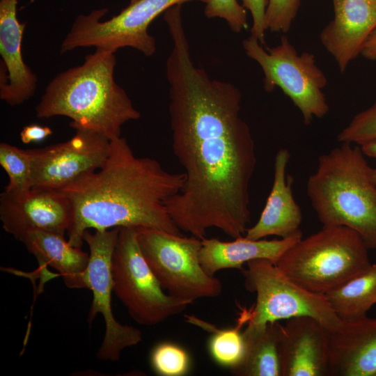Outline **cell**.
<instances>
[{"label": "cell", "mask_w": 376, "mask_h": 376, "mask_svg": "<svg viewBox=\"0 0 376 376\" xmlns=\"http://www.w3.org/2000/svg\"><path fill=\"white\" fill-rule=\"evenodd\" d=\"M151 363L155 370L162 375L181 376L187 373L189 359L182 348L172 343H164L154 349Z\"/></svg>", "instance_id": "obj_25"}, {"label": "cell", "mask_w": 376, "mask_h": 376, "mask_svg": "<svg viewBox=\"0 0 376 376\" xmlns=\"http://www.w3.org/2000/svg\"><path fill=\"white\" fill-rule=\"evenodd\" d=\"M187 321L213 334L210 341V350L217 363L232 368L241 362L245 352V342L242 333H240L242 326L247 322L245 308L242 309L238 323L233 328L219 329L193 316H187Z\"/></svg>", "instance_id": "obj_23"}, {"label": "cell", "mask_w": 376, "mask_h": 376, "mask_svg": "<svg viewBox=\"0 0 376 376\" xmlns=\"http://www.w3.org/2000/svg\"><path fill=\"white\" fill-rule=\"evenodd\" d=\"M136 231L141 253L168 294L193 303L221 293V281L201 264V239L150 228Z\"/></svg>", "instance_id": "obj_8"}, {"label": "cell", "mask_w": 376, "mask_h": 376, "mask_svg": "<svg viewBox=\"0 0 376 376\" xmlns=\"http://www.w3.org/2000/svg\"><path fill=\"white\" fill-rule=\"evenodd\" d=\"M324 295L341 321L366 316L376 304V264Z\"/></svg>", "instance_id": "obj_22"}, {"label": "cell", "mask_w": 376, "mask_h": 376, "mask_svg": "<svg viewBox=\"0 0 376 376\" xmlns=\"http://www.w3.org/2000/svg\"><path fill=\"white\" fill-rule=\"evenodd\" d=\"M37 259L40 267L50 266L63 277L70 288H86L84 274L89 253L71 245L64 235L50 231L34 230L19 239Z\"/></svg>", "instance_id": "obj_20"}, {"label": "cell", "mask_w": 376, "mask_h": 376, "mask_svg": "<svg viewBox=\"0 0 376 376\" xmlns=\"http://www.w3.org/2000/svg\"><path fill=\"white\" fill-rule=\"evenodd\" d=\"M359 146L341 143L321 155L306 191L323 226L356 231L369 249H376V184Z\"/></svg>", "instance_id": "obj_4"}, {"label": "cell", "mask_w": 376, "mask_h": 376, "mask_svg": "<svg viewBox=\"0 0 376 376\" xmlns=\"http://www.w3.org/2000/svg\"><path fill=\"white\" fill-rule=\"evenodd\" d=\"M52 133V129L47 126L31 124L24 126L19 136L22 143L29 144L31 142L42 141Z\"/></svg>", "instance_id": "obj_30"}, {"label": "cell", "mask_w": 376, "mask_h": 376, "mask_svg": "<svg viewBox=\"0 0 376 376\" xmlns=\"http://www.w3.org/2000/svg\"><path fill=\"white\" fill-rule=\"evenodd\" d=\"M372 178L375 183L376 184V169H372Z\"/></svg>", "instance_id": "obj_33"}, {"label": "cell", "mask_w": 376, "mask_h": 376, "mask_svg": "<svg viewBox=\"0 0 376 376\" xmlns=\"http://www.w3.org/2000/svg\"><path fill=\"white\" fill-rule=\"evenodd\" d=\"M242 5L249 10L252 17L251 36L256 38L261 45H265L266 10L269 0H240Z\"/></svg>", "instance_id": "obj_29"}, {"label": "cell", "mask_w": 376, "mask_h": 376, "mask_svg": "<svg viewBox=\"0 0 376 376\" xmlns=\"http://www.w3.org/2000/svg\"><path fill=\"white\" fill-rule=\"evenodd\" d=\"M166 62L173 151L185 180L166 201L181 231L199 239L216 228L232 238L251 222L250 182L257 158L240 116L242 93L193 63L188 39L177 36Z\"/></svg>", "instance_id": "obj_1"}, {"label": "cell", "mask_w": 376, "mask_h": 376, "mask_svg": "<svg viewBox=\"0 0 376 376\" xmlns=\"http://www.w3.org/2000/svg\"><path fill=\"white\" fill-rule=\"evenodd\" d=\"M242 269L245 288L256 294L253 307L246 310L247 325H263L299 316L318 320L328 331L341 322L324 295L297 284L274 263L253 260Z\"/></svg>", "instance_id": "obj_10"}, {"label": "cell", "mask_w": 376, "mask_h": 376, "mask_svg": "<svg viewBox=\"0 0 376 376\" xmlns=\"http://www.w3.org/2000/svg\"><path fill=\"white\" fill-rule=\"evenodd\" d=\"M301 0H269L266 10L267 30L288 33L298 13Z\"/></svg>", "instance_id": "obj_28"}, {"label": "cell", "mask_w": 376, "mask_h": 376, "mask_svg": "<svg viewBox=\"0 0 376 376\" xmlns=\"http://www.w3.org/2000/svg\"><path fill=\"white\" fill-rule=\"evenodd\" d=\"M279 352L281 376H329L328 331L312 317L279 324Z\"/></svg>", "instance_id": "obj_14"}, {"label": "cell", "mask_w": 376, "mask_h": 376, "mask_svg": "<svg viewBox=\"0 0 376 376\" xmlns=\"http://www.w3.org/2000/svg\"><path fill=\"white\" fill-rule=\"evenodd\" d=\"M204 14L209 19H224L235 33L248 27L246 10L237 0H207Z\"/></svg>", "instance_id": "obj_27"}, {"label": "cell", "mask_w": 376, "mask_h": 376, "mask_svg": "<svg viewBox=\"0 0 376 376\" xmlns=\"http://www.w3.org/2000/svg\"><path fill=\"white\" fill-rule=\"evenodd\" d=\"M116 63L114 52L97 48L82 64L56 75L35 108L36 116H66L75 130L95 132L110 141L121 136L122 126L141 113L116 82Z\"/></svg>", "instance_id": "obj_3"}, {"label": "cell", "mask_w": 376, "mask_h": 376, "mask_svg": "<svg viewBox=\"0 0 376 376\" xmlns=\"http://www.w3.org/2000/svg\"><path fill=\"white\" fill-rule=\"evenodd\" d=\"M71 218L66 196L58 189H31L20 195L0 194V220L16 240L34 230L65 235Z\"/></svg>", "instance_id": "obj_13"}, {"label": "cell", "mask_w": 376, "mask_h": 376, "mask_svg": "<svg viewBox=\"0 0 376 376\" xmlns=\"http://www.w3.org/2000/svg\"><path fill=\"white\" fill-rule=\"evenodd\" d=\"M120 228L109 230H87L84 242L89 248V262L84 274L86 288L91 290L92 304L87 317L90 324L98 314L105 323V333L96 357L102 361H118L125 348L134 346L142 340L138 329L118 322L111 309L113 291L112 257Z\"/></svg>", "instance_id": "obj_11"}, {"label": "cell", "mask_w": 376, "mask_h": 376, "mask_svg": "<svg viewBox=\"0 0 376 376\" xmlns=\"http://www.w3.org/2000/svg\"><path fill=\"white\" fill-rule=\"evenodd\" d=\"M0 165L8 178L4 192L10 195H20L32 189L33 165L29 150L1 142Z\"/></svg>", "instance_id": "obj_24"}, {"label": "cell", "mask_w": 376, "mask_h": 376, "mask_svg": "<svg viewBox=\"0 0 376 376\" xmlns=\"http://www.w3.org/2000/svg\"><path fill=\"white\" fill-rule=\"evenodd\" d=\"M368 250L354 230L323 226L298 240L275 265L304 289L325 295L370 266Z\"/></svg>", "instance_id": "obj_5"}, {"label": "cell", "mask_w": 376, "mask_h": 376, "mask_svg": "<svg viewBox=\"0 0 376 376\" xmlns=\"http://www.w3.org/2000/svg\"><path fill=\"white\" fill-rule=\"evenodd\" d=\"M111 272L113 292L140 324H160L192 304L164 292L141 253L136 228H120Z\"/></svg>", "instance_id": "obj_7"}, {"label": "cell", "mask_w": 376, "mask_h": 376, "mask_svg": "<svg viewBox=\"0 0 376 376\" xmlns=\"http://www.w3.org/2000/svg\"><path fill=\"white\" fill-rule=\"evenodd\" d=\"M302 238L300 230L279 240H250L244 235L224 242L217 238L201 240V264L210 275L225 269H242L244 264L256 259H266L274 264L295 243Z\"/></svg>", "instance_id": "obj_19"}, {"label": "cell", "mask_w": 376, "mask_h": 376, "mask_svg": "<svg viewBox=\"0 0 376 376\" xmlns=\"http://www.w3.org/2000/svg\"><path fill=\"white\" fill-rule=\"evenodd\" d=\"M75 131L65 142L29 149L33 165L32 189H60L104 164L111 141L95 132Z\"/></svg>", "instance_id": "obj_12"}, {"label": "cell", "mask_w": 376, "mask_h": 376, "mask_svg": "<svg viewBox=\"0 0 376 376\" xmlns=\"http://www.w3.org/2000/svg\"><path fill=\"white\" fill-rule=\"evenodd\" d=\"M185 180L184 173L169 172L153 158L136 156L126 139L111 140L100 169L58 189L71 208L68 241L81 249L87 230L122 227L182 235L166 201L180 191Z\"/></svg>", "instance_id": "obj_2"}, {"label": "cell", "mask_w": 376, "mask_h": 376, "mask_svg": "<svg viewBox=\"0 0 376 376\" xmlns=\"http://www.w3.org/2000/svg\"><path fill=\"white\" fill-rule=\"evenodd\" d=\"M206 3L207 0H130L118 15L101 21L108 9L80 14L74 21L61 46V54L78 47H95L116 52L132 47L146 56L155 53V38L148 33L150 23L175 5L190 1Z\"/></svg>", "instance_id": "obj_9"}, {"label": "cell", "mask_w": 376, "mask_h": 376, "mask_svg": "<svg viewBox=\"0 0 376 376\" xmlns=\"http://www.w3.org/2000/svg\"><path fill=\"white\" fill-rule=\"evenodd\" d=\"M17 0H0V98L10 106L24 103L35 93L37 76L22 54L26 23L17 17Z\"/></svg>", "instance_id": "obj_16"}, {"label": "cell", "mask_w": 376, "mask_h": 376, "mask_svg": "<svg viewBox=\"0 0 376 376\" xmlns=\"http://www.w3.org/2000/svg\"><path fill=\"white\" fill-rule=\"evenodd\" d=\"M246 55L256 61L264 75L263 87L272 92L278 87L299 110L304 123L323 118L329 110L323 93L327 79L316 63L313 54H299L285 36L274 47H264L253 36L242 41Z\"/></svg>", "instance_id": "obj_6"}, {"label": "cell", "mask_w": 376, "mask_h": 376, "mask_svg": "<svg viewBox=\"0 0 376 376\" xmlns=\"http://www.w3.org/2000/svg\"><path fill=\"white\" fill-rule=\"evenodd\" d=\"M279 323L247 325L242 335L245 352L241 362L231 368L237 376H281L279 352Z\"/></svg>", "instance_id": "obj_21"}, {"label": "cell", "mask_w": 376, "mask_h": 376, "mask_svg": "<svg viewBox=\"0 0 376 376\" xmlns=\"http://www.w3.org/2000/svg\"><path fill=\"white\" fill-rule=\"evenodd\" d=\"M365 156L376 159V141L359 146Z\"/></svg>", "instance_id": "obj_32"}, {"label": "cell", "mask_w": 376, "mask_h": 376, "mask_svg": "<svg viewBox=\"0 0 376 376\" xmlns=\"http://www.w3.org/2000/svg\"><path fill=\"white\" fill-rule=\"evenodd\" d=\"M334 18L320 33L324 49L344 72L376 30V0H331Z\"/></svg>", "instance_id": "obj_15"}, {"label": "cell", "mask_w": 376, "mask_h": 376, "mask_svg": "<svg viewBox=\"0 0 376 376\" xmlns=\"http://www.w3.org/2000/svg\"><path fill=\"white\" fill-rule=\"evenodd\" d=\"M361 55L367 60L376 61V30L366 41Z\"/></svg>", "instance_id": "obj_31"}, {"label": "cell", "mask_w": 376, "mask_h": 376, "mask_svg": "<svg viewBox=\"0 0 376 376\" xmlns=\"http://www.w3.org/2000/svg\"><path fill=\"white\" fill-rule=\"evenodd\" d=\"M328 369L329 376H376V318L341 321L328 331Z\"/></svg>", "instance_id": "obj_17"}, {"label": "cell", "mask_w": 376, "mask_h": 376, "mask_svg": "<svg viewBox=\"0 0 376 376\" xmlns=\"http://www.w3.org/2000/svg\"><path fill=\"white\" fill-rule=\"evenodd\" d=\"M340 143L358 146L376 141V100L368 109L354 116L337 136Z\"/></svg>", "instance_id": "obj_26"}, {"label": "cell", "mask_w": 376, "mask_h": 376, "mask_svg": "<svg viewBox=\"0 0 376 376\" xmlns=\"http://www.w3.org/2000/svg\"><path fill=\"white\" fill-rule=\"evenodd\" d=\"M290 157L288 149L281 148L277 151L271 191L259 219L246 229L244 234L246 238L260 240L271 235L285 238L300 230L301 210L293 196L292 178L286 175Z\"/></svg>", "instance_id": "obj_18"}]
</instances>
